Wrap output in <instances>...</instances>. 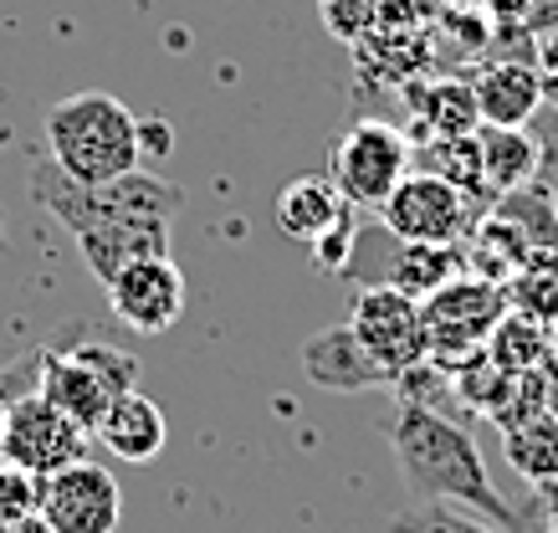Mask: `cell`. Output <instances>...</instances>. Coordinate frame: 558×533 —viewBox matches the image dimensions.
I'll list each match as a JSON object with an SVG mask.
<instances>
[{
  "label": "cell",
  "instance_id": "1",
  "mask_svg": "<svg viewBox=\"0 0 558 533\" xmlns=\"http://www.w3.org/2000/svg\"><path fill=\"white\" fill-rule=\"evenodd\" d=\"M26 185L36 206H47L72 231L87 272L98 282H108L138 257H170V226L185 206V190L170 180L129 170L102 185H77L47 159V165H32Z\"/></svg>",
  "mask_w": 558,
  "mask_h": 533
},
{
  "label": "cell",
  "instance_id": "2",
  "mask_svg": "<svg viewBox=\"0 0 558 533\" xmlns=\"http://www.w3.org/2000/svg\"><path fill=\"white\" fill-rule=\"evenodd\" d=\"M389 447H395V467H400L410 502H457L497 523L502 533H523V518L497 493L472 431L440 415L436 405L400 400V411L389 421Z\"/></svg>",
  "mask_w": 558,
  "mask_h": 533
},
{
  "label": "cell",
  "instance_id": "3",
  "mask_svg": "<svg viewBox=\"0 0 558 533\" xmlns=\"http://www.w3.org/2000/svg\"><path fill=\"white\" fill-rule=\"evenodd\" d=\"M47 155L51 165L77 180V185H102L119 174L138 170V149H144V123L119 104L113 93H77L47 108Z\"/></svg>",
  "mask_w": 558,
  "mask_h": 533
},
{
  "label": "cell",
  "instance_id": "4",
  "mask_svg": "<svg viewBox=\"0 0 558 533\" xmlns=\"http://www.w3.org/2000/svg\"><path fill=\"white\" fill-rule=\"evenodd\" d=\"M461 272H466V246H421L385 226H359L354 252L333 277H343L349 288H395L410 298H430Z\"/></svg>",
  "mask_w": 558,
  "mask_h": 533
},
{
  "label": "cell",
  "instance_id": "5",
  "mask_svg": "<svg viewBox=\"0 0 558 533\" xmlns=\"http://www.w3.org/2000/svg\"><path fill=\"white\" fill-rule=\"evenodd\" d=\"M421 313H425V360H430V370L451 375L457 364L482 354L487 334L508 313V293L492 277L461 272L430 298H421Z\"/></svg>",
  "mask_w": 558,
  "mask_h": 533
},
{
  "label": "cell",
  "instance_id": "6",
  "mask_svg": "<svg viewBox=\"0 0 558 533\" xmlns=\"http://www.w3.org/2000/svg\"><path fill=\"white\" fill-rule=\"evenodd\" d=\"M482 210L487 206L472 201L466 190H457L451 180H440L430 170H410L400 185L389 190V201L374 216H379L385 231L421 241V246H466Z\"/></svg>",
  "mask_w": 558,
  "mask_h": 533
},
{
  "label": "cell",
  "instance_id": "7",
  "mask_svg": "<svg viewBox=\"0 0 558 533\" xmlns=\"http://www.w3.org/2000/svg\"><path fill=\"white\" fill-rule=\"evenodd\" d=\"M410 138L389 119H354L349 134L333 144V185L354 210H379L389 190L410 174Z\"/></svg>",
  "mask_w": 558,
  "mask_h": 533
},
{
  "label": "cell",
  "instance_id": "8",
  "mask_svg": "<svg viewBox=\"0 0 558 533\" xmlns=\"http://www.w3.org/2000/svg\"><path fill=\"white\" fill-rule=\"evenodd\" d=\"M354 339L369 349L374 364H385L395 385L425 364V313L421 298L395 293V288H359L349 308Z\"/></svg>",
  "mask_w": 558,
  "mask_h": 533
},
{
  "label": "cell",
  "instance_id": "9",
  "mask_svg": "<svg viewBox=\"0 0 558 533\" xmlns=\"http://www.w3.org/2000/svg\"><path fill=\"white\" fill-rule=\"evenodd\" d=\"M41 518L51 533H119L123 523V487L108 467L77 462L57 467L41 477Z\"/></svg>",
  "mask_w": 558,
  "mask_h": 533
},
{
  "label": "cell",
  "instance_id": "10",
  "mask_svg": "<svg viewBox=\"0 0 558 533\" xmlns=\"http://www.w3.org/2000/svg\"><path fill=\"white\" fill-rule=\"evenodd\" d=\"M83 441H87V431L77 426V421H68L41 390H32V396H16L11 411H5L0 457L26 467V472H36V477H51L57 467H68L83 457Z\"/></svg>",
  "mask_w": 558,
  "mask_h": 533
},
{
  "label": "cell",
  "instance_id": "11",
  "mask_svg": "<svg viewBox=\"0 0 558 533\" xmlns=\"http://www.w3.org/2000/svg\"><path fill=\"white\" fill-rule=\"evenodd\" d=\"M108 308L134 334H165L185 313V272L170 257H138L102 282Z\"/></svg>",
  "mask_w": 558,
  "mask_h": 533
},
{
  "label": "cell",
  "instance_id": "12",
  "mask_svg": "<svg viewBox=\"0 0 558 533\" xmlns=\"http://www.w3.org/2000/svg\"><path fill=\"white\" fill-rule=\"evenodd\" d=\"M303 370L313 385L343 390V396H354V390H395V375H389L385 364L369 360V349L359 344L349 324H333V328H323V334H313L303 344Z\"/></svg>",
  "mask_w": 558,
  "mask_h": 533
},
{
  "label": "cell",
  "instance_id": "13",
  "mask_svg": "<svg viewBox=\"0 0 558 533\" xmlns=\"http://www.w3.org/2000/svg\"><path fill=\"white\" fill-rule=\"evenodd\" d=\"M36 390L68 415V421H77L87 436L98 431L102 411H108L113 396H119V390L98 375V364L83 360V349L77 344H72L68 354H41V379H36Z\"/></svg>",
  "mask_w": 558,
  "mask_h": 533
},
{
  "label": "cell",
  "instance_id": "14",
  "mask_svg": "<svg viewBox=\"0 0 558 533\" xmlns=\"http://www.w3.org/2000/svg\"><path fill=\"white\" fill-rule=\"evenodd\" d=\"M472 98L482 123H497V129H523L533 113L543 108V77L533 62H487V68L472 77Z\"/></svg>",
  "mask_w": 558,
  "mask_h": 533
},
{
  "label": "cell",
  "instance_id": "15",
  "mask_svg": "<svg viewBox=\"0 0 558 533\" xmlns=\"http://www.w3.org/2000/svg\"><path fill=\"white\" fill-rule=\"evenodd\" d=\"M93 436H98L119 462H154V457L165 451V441H170V421H165V411L134 385V390L113 396V405L102 411Z\"/></svg>",
  "mask_w": 558,
  "mask_h": 533
},
{
  "label": "cell",
  "instance_id": "16",
  "mask_svg": "<svg viewBox=\"0 0 558 533\" xmlns=\"http://www.w3.org/2000/svg\"><path fill=\"white\" fill-rule=\"evenodd\" d=\"M349 210L354 206L343 201V190L333 185V174H298V180H288V185L277 190V231L292 241H303V246L328 237Z\"/></svg>",
  "mask_w": 558,
  "mask_h": 533
},
{
  "label": "cell",
  "instance_id": "17",
  "mask_svg": "<svg viewBox=\"0 0 558 533\" xmlns=\"http://www.w3.org/2000/svg\"><path fill=\"white\" fill-rule=\"evenodd\" d=\"M476 155H482V185L487 201L508 195L518 185H533V174L543 170V144L527 129H497L482 123L476 129Z\"/></svg>",
  "mask_w": 558,
  "mask_h": 533
},
{
  "label": "cell",
  "instance_id": "18",
  "mask_svg": "<svg viewBox=\"0 0 558 533\" xmlns=\"http://www.w3.org/2000/svg\"><path fill=\"white\" fill-rule=\"evenodd\" d=\"M415 113L425 123L421 138H466L482 129V113H476L466 77H436V83L415 87Z\"/></svg>",
  "mask_w": 558,
  "mask_h": 533
},
{
  "label": "cell",
  "instance_id": "19",
  "mask_svg": "<svg viewBox=\"0 0 558 533\" xmlns=\"http://www.w3.org/2000/svg\"><path fill=\"white\" fill-rule=\"evenodd\" d=\"M502 451H508V462L518 467L533 487L558 482V411L554 405H543V411H533L527 421L502 431Z\"/></svg>",
  "mask_w": 558,
  "mask_h": 533
},
{
  "label": "cell",
  "instance_id": "20",
  "mask_svg": "<svg viewBox=\"0 0 558 533\" xmlns=\"http://www.w3.org/2000/svg\"><path fill=\"white\" fill-rule=\"evenodd\" d=\"M508 308L533 318L543 328H558V246H543L533 257H523L512 267V277L502 282Z\"/></svg>",
  "mask_w": 558,
  "mask_h": 533
},
{
  "label": "cell",
  "instance_id": "21",
  "mask_svg": "<svg viewBox=\"0 0 558 533\" xmlns=\"http://www.w3.org/2000/svg\"><path fill=\"white\" fill-rule=\"evenodd\" d=\"M502 375H533V370H548V328L523 318V313H502L497 328L487 334V344H482Z\"/></svg>",
  "mask_w": 558,
  "mask_h": 533
},
{
  "label": "cell",
  "instance_id": "22",
  "mask_svg": "<svg viewBox=\"0 0 558 533\" xmlns=\"http://www.w3.org/2000/svg\"><path fill=\"white\" fill-rule=\"evenodd\" d=\"M410 159H415V165H425L430 174H440V180H451L457 190H466L472 201H482V206H487L476 134H466V138H421V144H410Z\"/></svg>",
  "mask_w": 558,
  "mask_h": 533
},
{
  "label": "cell",
  "instance_id": "23",
  "mask_svg": "<svg viewBox=\"0 0 558 533\" xmlns=\"http://www.w3.org/2000/svg\"><path fill=\"white\" fill-rule=\"evenodd\" d=\"M389 533H502L487 518L461 513L457 502H410L405 513L389 518Z\"/></svg>",
  "mask_w": 558,
  "mask_h": 533
},
{
  "label": "cell",
  "instance_id": "24",
  "mask_svg": "<svg viewBox=\"0 0 558 533\" xmlns=\"http://www.w3.org/2000/svg\"><path fill=\"white\" fill-rule=\"evenodd\" d=\"M318 21L343 47H359L379 26V0H318Z\"/></svg>",
  "mask_w": 558,
  "mask_h": 533
},
{
  "label": "cell",
  "instance_id": "25",
  "mask_svg": "<svg viewBox=\"0 0 558 533\" xmlns=\"http://www.w3.org/2000/svg\"><path fill=\"white\" fill-rule=\"evenodd\" d=\"M41 513V477L0 457V518H32Z\"/></svg>",
  "mask_w": 558,
  "mask_h": 533
},
{
  "label": "cell",
  "instance_id": "26",
  "mask_svg": "<svg viewBox=\"0 0 558 533\" xmlns=\"http://www.w3.org/2000/svg\"><path fill=\"white\" fill-rule=\"evenodd\" d=\"M451 11V0H379V26H405V32H430Z\"/></svg>",
  "mask_w": 558,
  "mask_h": 533
},
{
  "label": "cell",
  "instance_id": "27",
  "mask_svg": "<svg viewBox=\"0 0 558 533\" xmlns=\"http://www.w3.org/2000/svg\"><path fill=\"white\" fill-rule=\"evenodd\" d=\"M354 237H359V216L349 210V216H343V221L333 226L328 237L313 241V262H318L323 272H339L343 262H349V252H354Z\"/></svg>",
  "mask_w": 558,
  "mask_h": 533
},
{
  "label": "cell",
  "instance_id": "28",
  "mask_svg": "<svg viewBox=\"0 0 558 533\" xmlns=\"http://www.w3.org/2000/svg\"><path fill=\"white\" fill-rule=\"evenodd\" d=\"M548 32H558V0H527L523 36H548Z\"/></svg>",
  "mask_w": 558,
  "mask_h": 533
},
{
  "label": "cell",
  "instance_id": "29",
  "mask_svg": "<svg viewBox=\"0 0 558 533\" xmlns=\"http://www.w3.org/2000/svg\"><path fill=\"white\" fill-rule=\"evenodd\" d=\"M0 533H51V529L41 513H32V518H0Z\"/></svg>",
  "mask_w": 558,
  "mask_h": 533
},
{
  "label": "cell",
  "instance_id": "30",
  "mask_svg": "<svg viewBox=\"0 0 558 533\" xmlns=\"http://www.w3.org/2000/svg\"><path fill=\"white\" fill-rule=\"evenodd\" d=\"M548 385H558V328H548Z\"/></svg>",
  "mask_w": 558,
  "mask_h": 533
},
{
  "label": "cell",
  "instance_id": "31",
  "mask_svg": "<svg viewBox=\"0 0 558 533\" xmlns=\"http://www.w3.org/2000/svg\"><path fill=\"white\" fill-rule=\"evenodd\" d=\"M5 411H11V400L0 396V436H5Z\"/></svg>",
  "mask_w": 558,
  "mask_h": 533
},
{
  "label": "cell",
  "instance_id": "32",
  "mask_svg": "<svg viewBox=\"0 0 558 533\" xmlns=\"http://www.w3.org/2000/svg\"><path fill=\"white\" fill-rule=\"evenodd\" d=\"M0 252H5V216H0Z\"/></svg>",
  "mask_w": 558,
  "mask_h": 533
},
{
  "label": "cell",
  "instance_id": "33",
  "mask_svg": "<svg viewBox=\"0 0 558 533\" xmlns=\"http://www.w3.org/2000/svg\"><path fill=\"white\" fill-rule=\"evenodd\" d=\"M457 5H482V0H457Z\"/></svg>",
  "mask_w": 558,
  "mask_h": 533
}]
</instances>
